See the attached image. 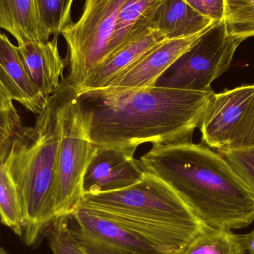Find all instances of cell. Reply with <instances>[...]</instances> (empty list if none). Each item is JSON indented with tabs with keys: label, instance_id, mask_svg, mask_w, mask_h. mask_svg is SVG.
Instances as JSON below:
<instances>
[{
	"label": "cell",
	"instance_id": "6da1fadb",
	"mask_svg": "<svg viewBox=\"0 0 254 254\" xmlns=\"http://www.w3.org/2000/svg\"><path fill=\"white\" fill-rule=\"evenodd\" d=\"M89 137L96 147L135 153L143 143L192 141L215 92L154 86L77 92Z\"/></svg>",
	"mask_w": 254,
	"mask_h": 254
},
{
	"label": "cell",
	"instance_id": "7a4b0ae2",
	"mask_svg": "<svg viewBox=\"0 0 254 254\" xmlns=\"http://www.w3.org/2000/svg\"><path fill=\"white\" fill-rule=\"evenodd\" d=\"M139 162L165 182L203 226L232 231L254 223V194L209 146L192 141L152 145Z\"/></svg>",
	"mask_w": 254,
	"mask_h": 254
},
{
	"label": "cell",
	"instance_id": "3957f363",
	"mask_svg": "<svg viewBox=\"0 0 254 254\" xmlns=\"http://www.w3.org/2000/svg\"><path fill=\"white\" fill-rule=\"evenodd\" d=\"M80 205L135 233L164 254H177L204 228L165 182L146 172L124 189L84 195Z\"/></svg>",
	"mask_w": 254,
	"mask_h": 254
},
{
	"label": "cell",
	"instance_id": "277c9868",
	"mask_svg": "<svg viewBox=\"0 0 254 254\" xmlns=\"http://www.w3.org/2000/svg\"><path fill=\"white\" fill-rule=\"evenodd\" d=\"M61 86L46 100L35 125L13 138L4 166L19 196L28 246L34 244L55 219L54 185L60 141L58 107Z\"/></svg>",
	"mask_w": 254,
	"mask_h": 254
},
{
	"label": "cell",
	"instance_id": "5b68a950",
	"mask_svg": "<svg viewBox=\"0 0 254 254\" xmlns=\"http://www.w3.org/2000/svg\"><path fill=\"white\" fill-rule=\"evenodd\" d=\"M60 141L54 185L55 219L71 216L83 200V178L97 150L89 137L77 90L66 77L58 107Z\"/></svg>",
	"mask_w": 254,
	"mask_h": 254
},
{
	"label": "cell",
	"instance_id": "8992f818",
	"mask_svg": "<svg viewBox=\"0 0 254 254\" xmlns=\"http://www.w3.org/2000/svg\"><path fill=\"white\" fill-rule=\"evenodd\" d=\"M244 40L228 34L224 20L210 25L155 86L205 92L231 66L234 54Z\"/></svg>",
	"mask_w": 254,
	"mask_h": 254
},
{
	"label": "cell",
	"instance_id": "52a82bcc",
	"mask_svg": "<svg viewBox=\"0 0 254 254\" xmlns=\"http://www.w3.org/2000/svg\"><path fill=\"white\" fill-rule=\"evenodd\" d=\"M126 0H85L83 13L61 35L68 46V83L77 88L105 59L116 19Z\"/></svg>",
	"mask_w": 254,
	"mask_h": 254
},
{
	"label": "cell",
	"instance_id": "ba28073f",
	"mask_svg": "<svg viewBox=\"0 0 254 254\" xmlns=\"http://www.w3.org/2000/svg\"><path fill=\"white\" fill-rule=\"evenodd\" d=\"M70 216L73 234L89 254H164L135 233L83 206Z\"/></svg>",
	"mask_w": 254,
	"mask_h": 254
},
{
	"label": "cell",
	"instance_id": "9c48e42d",
	"mask_svg": "<svg viewBox=\"0 0 254 254\" xmlns=\"http://www.w3.org/2000/svg\"><path fill=\"white\" fill-rule=\"evenodd\" d=\"M254 104V84L215 93L200 125L201 139L216 151L231 147Z\"/></svg>",
	"mask_w": 254,
	"mask_h": 254
},
{
	"label": "cell",
	"instance_id": "30bf717a",
	"mask_svg": "<svg viewBox=\"0 0 254 254\" xmlns=\"http://www.w3.org/2000/svg\"><path fill=\"white\" fill-rule=\"evenodd\" d=\"M134 152L112 147H97L83 178V193L98 194L124 189L144 175Z\"/></svg>",
	"mask_w": 254,
	"mask_h": 254
},
{
	"label": "cell",
	"instance_id": "8fae6325",
	"mask_svg": "<svg viewBox=\"0 0 254 254\" xmlns=\"http://www.w3.org/2000/svg\"><path fill=\"white\" fill-rule=\"evenodd\" d=\"M204 31L192 37L163 40L148 51L108 87L137 89L155 86L160 77L165 74L179 57L190 49Z\"/></svg>",
	"mask_w": 254,
	"mask_h": 254
},
{
	"label": "cell",
	"instance_id": "7c38bea8",
	"mask_svg": "<svg viewBox=\"0 0 254 254\" xmlns=\"http://www.w3.org/2000/svg\"><path fill=\"white\" fill-rule=\"evenodd\" d=\"M58 35L46 42L18 45L27 71L39 92L46 98L55 94L64 80L68 61L60 55Z\"/></svg>",
	"mask_w": 254,
	"mask_h": 254
},
{
	"label": "cell",
	"instance_id": "4fadbf2b",
	"mask_svg": "<svg viewBox=\"0 0 254 254\" xmlns=\"http://www.w3.org/2000/svg\"><path fill=\"white\" fill-rule=\"evenodd\" d=\"M165 40L156 30L148 29L128 40L101 63L77 88V92L108 87L148 51Z\"/></svg>",
	"mask_w": 254,
	"mask_h": 254
},
{
	"label": "cell",
	"instance_id": "5bb4252c",
	"mask_svg": "<svg viewBox=\"0 0 254 254\" xmlns=\"http://www.w3.org/2000/svg\"><path fill=\"white\" fill-rule=\"evenodd\" d=\"M0 81L13 101L34 114L41 113L47 98L34 86L18 46L3 34H0Z\"/></svg>",
	"mask_w": 254,
	"mask_h": 254
},
{
	"label": "cell",
	"instance_id": "9a60e30c",
	"mask_svg": "<svg viewBox=\"0 0 254 254\" xmlns=\"http://www.w3.org/2000/svg\"><path fill=\"white\" fill-rule=\"evenodd\" d=\"M213 23L184 0H164L151 17L149 28L161 33L165 40H175L196 35Z\"/></svg>",
	"mask_w": 254,
	"mask_h": 254
},
{
	"label": "cell",
	"instance_id": "2e32d148",
	"mask_svg": "<svg viewBox=\"0 0 254 254\" xmlns=\"http://www.w3.org/2000/svg\"><path fill=\"white\" fill-rule=\"evenodd\" d=\"M163 1L164 0H126L118 14L106 58L113 55L133 37L146 30L150 29L151 17Z\"/></svg>",
	"mask_w": 254,
	"mask_h": 254
},
{
	"label": "cell",
	"instance_id": "e0dca14e",
	"mask_svg": "<svg viewBox=\"0 0 254 254\" xmlns=\"http://www.w3.org/2000/svg\"><path fill=\"white\" fill-rule=\"evenodd\" d=\"M0 28L10 33L18 45L39 41L34 0H0Z\"/></svg>",
	"mask_w": 254,
	"mask_h": 254
},
{
	"label": "cell",
	"instance_id": "ac0fdd59",
	"mask_svg": "<svg viewBox=\"0 0 254 254\" xmlns=\"http://www.w3.org/2000/svg\"><path fill=\"white\" fill-rule=\"evenodd\" d=\"M243 234L204 227L176 254H246Z\"/></svg>",
	"mask_w": 254,
	"mask_h": 254
},
{
	"label": "cell",
	"instance_id": "d6986e66",
	"mask_svg": "<svg viewBox=\"0 0 254 254\" xmlns=\"http://www.w3.org/2000/svg\"><path fill=\"white\" fill-rule=\"evenodd\" d=\"M74 0H34L39 41L61 34L72 23L71 7Z\"/></svg>",
	"mask_w": 254,
	"mask_h": 254
},
{
	"label": "cell",
	"instance_id": "ffe728a7",
	"mask_svg": "<svg viewBox=\"0 0 254 254\" xmlns=\"http://www.w3.org/2000/svg\"><path fill=\"white\" fill-rule=\"evenodd\" d=\"M0 220L22 237L25 230L22 209L16 187L4 164L0 163Z\"/></svg>",
	"mask_w": 254,
	"mask_h": 254
},
{
	"label": "cell",
	"instance_id": "44dd1931",
	"mask_svg": "<svg viewBox=\"0 0 254 254\" xmlns=\"http://www.w3.org/2000/svg\"><path fill=\"white\" fill-rule=\"evenodd\" d=\"M224 22L233 37H254V0H225Z\"/></svg>",
	"mask_w": 254,
	"mask_h": 254
},
{
	"label": "cell",
	"instance_id": "7402d4cb",
	"mask_svg": "<svg viewBox=\"0 0 254 254\" xmlns=\"http://www.w3.org/2000/svg\"><path fill=\"white\" fill-rule=\"evenodd\" d=\"M48 228V240L52 254H89L76 240L70 216L56 218Z\"/></svg>",
	"mask_w": 254,
	"mask_h": 254
},
{
	"label": "cell",
	"instance_id": "603a6c76",
	"mask_svg": "<svg viewBox=\"0 0 254 254\" xmlns=\"http://www.w3.org/2000/svg\"><path fill=\"white\" fill-rule=\"evenodd\" d=\"M217 152L254 194V146Z\"/></svg>",
	"mask_w": 254,
	"mask_h": 254
},
{
	"label": "cell",
	"instance_id": "cb8c5ba5",
	"mask_svg": "<svg viewBox=\"0 0 254 254\" xmlns=\"http://www.w3.org/2000/svg\"><path fill=\"white\" fill-rule=\"evenodd\" d=\"M17 110H0V163L5 162L13 138L22 128Z\"/></svg>",
	"mask_w": 254,
	"mask_h": 254
},
{
	"label": "cell",
	"instance_id": "d4e9b609",
	"mask_svg": "<svg viewBox=\"0 0 254 254\" xmlns=\"http://www.w3.org/2000/svg\"><path fill=\"white\" fill-rule=\"evenodd\" d=\"M204 17L213 22L224 20L225 0H184Z\"/></svg>",
	"mask_w": 254,
	"mask_h": 254
},
{
	"label": "cell",
	"instance_id": "484cf974",
	"mask_svg": "<svg viewBox=\"0 0 254 254\" xmlns=\"http://www.w3.org/2000/svg\"><path fill=\"white\" fill-rule=\"evenodd\" d=\"M254 146V104L247 119L229 149H244ZM228 150V149H227Z\"/></svg>",
	"mask_w": 254,
	"mask_h": 254
},
{
	"label": "cell",
	"instance_id": "4316f807",
	"mask_svg": "<svg viewBox=\"0 0 254 254\" xmlns=\"http://www.w3.org/2000/svg\"><path fill=\"white\" fill-rule=\"evenodd\" d=\"M13 101L10 94L0 81V110H15Z\"/></svg>",
	"mask_w": 254,
	"mask_h": 254
},
{
	"label": "cell",
	"instance_id": "83f0119b",
	"mask_svg": "<svg viewBox=\"0 0 254 254\" xmlns=\"http://www.w3.org/2000/svg\"><path fill=\"white\" fill-rule=\"evenodd\" d=\"M243 237L247 253L254 254V228L251 232L243 234Z\"/></svg>",
	"mask_w": 254,
	"mask_h": 254
},
{
	"label": "cell",
	"instance_id": "f1b7e54d",
	"mask_svg": "<svg viewBox=\"0 0 254 254\" xmlns=\"http://www.w3.org/2000/svg\"><path fill=\"white\" fill-rule=\"evenodd\" d=\"M0 254H9L7 252L4 250L0 246Z\"/></svg>",
	"mask_w": 254,
	"mask_h": 254
},
{
	"label": "cell",
	"instance_id": "f546056e",
	"mask_svg": "<svg viewBox=\"0 0 254 254\" xmlns=\"http://www.w3.org/2000/svg\"><path fill=\"white\" fill-rule=\"evenodd\" d=\"M246 254H249V253H246Z\"/></svg>",
	"mask_w": 254,
	"mask_h": 254
}]
</instances>
